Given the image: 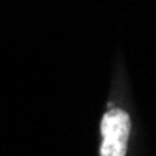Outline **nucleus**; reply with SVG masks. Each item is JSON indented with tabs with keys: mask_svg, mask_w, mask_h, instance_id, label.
<instances>
[{
	"mask_svg": "<svg viewBox=\"0 0 156 156\" xmlns=\"http://www.w3.org/2000/svg\"><path fill=\"white\" fill-rule=\"evenodd\" d=\"M130 136V119L122 109H111L102 119V156H124Z\"/></svg>",
	"mask_w": 156,
	"mask_h": 156,
	"instance_id": "obj_1",
	"label": "nucleus"
}]
</instances>
